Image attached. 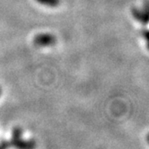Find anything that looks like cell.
<instances>
[{"mask_svg":"<svg viewBox=\"0 0 149 149\" xmlns=\"http://www.w3.org/2000/svg\"><path fill=\"white\" fill-rule=\"evenodd\" d=\"M22 131L21 128H13V136L11 140L8 141L9 143V147H14L20 149H31L35 148L36 146V143L34 140H24L22 139Z\"/></svg>","mask_w":149,"mask_h":149,"instance_id":"1","label":"cell"},{"mask_svg":"<svg viewBox=\"0 0 149 149\" xmlns=\"http://www.w3.org/2000/svg\"><path fill=\"white\" fill-rule=\"evenodd\" d=\"M56 42V37L50 33H40L33 38V44L38 47H52Z\"/></svg>","mask_w":149,"mask_h":149,"instance_id":"2","label":"cell"},{"mask_svg":"<svg viewBox=\"0 0 149 149\" xmlns=\"http://www.w3.org/2000/svg\"><path fill=\"white\" fill-rule=\"evenodd\" d=\"M132 14L137 21L140 22L143 25H146L148 22V7H146V8L143 10L133 8L132 9Z\"/></svg>","mask_w":149,"mask_h":149,"instance_id":"3","label":"cell"},{"mask_svg":"<svg viewBox=\"0 0 149 149\" xmlns=\"http://www.w3.org/2000/svg\"><path fill=\"white\" fill-rule=\"evenodd\" d=\"M36 1L42 5L51 7V8L58 6L60 4V2H61V0H36Z\"/></svg>","mask_w":149,"mask_h":149,"instance_id":"4","label":"cell"},{"mask_svg":"<svg viewBox=\"0 0 149 149\" xmlns=\"http://www.w3.org/2000/svg\"><path fill=\"white\" fill-rule=\"evenodd\" d=\"M142 35H143V37L144 38H146V39H148V31L147 30H145L143 32H142Z\"/></svg>","mask_w":149,"mask_h":149,"instance_id":"5","label":"cell"},{"mask_svg":"<svg viewBox=\"0 0 149 149\" xmlns=\"http://www.w3.org/2000/svg\"><path fill=\"white\" fill-rule=\"evenodd\" d=\"M0 95H1V89H0Z\"/></svg>","mask_w":149,"mask_h":149,"instance_id":"6","label":"cell"}]
</instances>
